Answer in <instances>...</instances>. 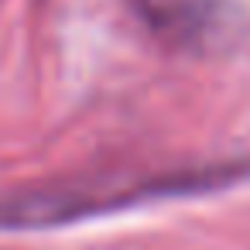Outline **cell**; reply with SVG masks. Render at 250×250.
I'll return each mask as SVG.
<instances>
[{
    "label": "cell",
    "mask_w": 250,
    "mask_h": 250,
    "mask_svg": "<svg viewBox=\"0 0 250 250\" xmlns=\"http://www.w3.org/2000/svg\"><path fill=\"white\" fill-rule=\"evenodd\" d=\"M236 178L233 165L202 168H161V171H96L35 185L0 188V229H35L62 226L113 209L141 206L147 199L195 195Z\"/></svg>",
    "instance_id": "cell-1"
}]
</instances>
